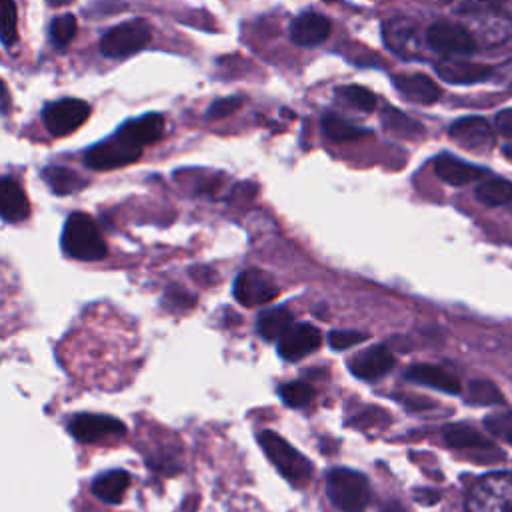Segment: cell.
<instances>
[{"instance_id":"34","label":"cell","mask_w":512,"mask_h":512,"mask_svg":"<svg viewBox=\"0 0 512 512\" xmlns=\"http://www.w3.org/2000/svg\"><path fill=\"white\" fill-rule=\"evenodd\" d=\"M280 396L286 404L300 408V406H306L312 402L314 390H312V386H308L304 382H288V384L280 386Z\"/></svg>"},{"instance_id":"25","label":"cell","mask_w":512,"mask_h":512,"mask_svg":"<svg viewBox=\"0 0 512 512\" xmlns=\"http://www.w3.org/2000/svg\"><path fill=\"white\" fill-rule=\"evenodd\" d=\"M476 198L486 206L512 204V182L502 178H488L476 188Z\"/></svg>"},{"instance_id":"28","label":"cell","mask_w":512,"mask_h":512,"mask_svg":"<svg viewBox=\"0 0 512 512\" xmlns=\"http://www.w3.org/2000/svg\"><path fill=\"white\" fill-rule=\"evenodd\" d=\"M384 38L392 50L404 52L408 48L410 40L414 38V30L404 20H392L384 26Z\"/></svg>"},{"instance_id":"3","label":"cell","mask_w":512,"mask_h":512,"mask_svg":"<svg viewBox=\"0 0 512 512\" xmlns=\"http://www.w3.org/2000/svg\"><path fill=\"white\" fill-rule=\"evenodd\" d=\"M466 512H512V474L482 476L466 496Z\"/></svg>"},{"instance_id":"18","label":"cell","mask_w":512,"mask_h":512,"mask_svg":"<svg viewBox=\"0 0 512 512\" xmlns=\"http://www.w3.org/2000/svg\"><path fill=\"white\" fill-rule=\"evenodd\" d=\"M434 172L442 182L452 184V186L470 184V182H474V180H478L486 174L482 168L472 166L468 162H462V160H458L450 154H440L434 160Z\"/></svg>"},{"instance_id":"32","label":"cell","mask_w":512,"mask_h":512,"mask_svg":"<svg viewBox=\"0 0 512 512\" xmlns=\"http://www.w3.org/2000/svg\"><path fill=\"white\" fill-rule=\"evenodd\" d=\"M382 124L400 136H416V132L420 130L418 122H414L412 118H408L406 114H402L394 108H388V112L382 114Z\"/></svg>"},{"instance_id":"13","label":"cell","mask_w":512,"mask_h":512,"mask_svg":"<svg viewBox=\"0 0 512 512\" xmlns=\"http://www.w3.org/2000/svg\"><path fill=\"white\" fill-rule=\"evenodd\" d=\"M394 362V354L386 346L378 344L356 354L350 362V370L354 376L362 380H376L384 376L388 370H392Z\"/></svg>"},{"instance_id":"24","label":"cell","mask_w":512,"mask_h":512,"mask_svg":"<svg viewBox=\"0 0 512 512\" xmlns=\"http://www.w3.org/2000/svg\"><path fill=\"white\" fill-rule=\"evenodd\" d=\"M42 178H44V182L50 186V190H52L54 194H60V196L72 194V192L84 188V184H86L74 170L62 168V166H50V168H46V170L42 172Z\"/></svg>"},{"instance_id":"8","label":"cell","mask_w":512,"mask_h":512,"mask_svg":"<svg viewBox=\"0 0 512 512\" xmlns=\"http://www.w3.org/2000/svg\"><path fill=\"white\" fill-rule=\"evenodd\" d=\"M280 288L274 278L262 270H244L236 276L234 296L242 306L268 304L278 296Z\"/></svg>"},{"instance_id":"26","label":"cell","mask_w":512,"mask_h":512,"mask_svg":"<svg viewBox=\"0 0 512 512\" xmlns=\"http://www.w3.org/2000/svg\"><path fill=\"white\" fill-rule=\"evenodd\" d=\"M444 440L452 448L460 450H476V448H490V442L478 434L474 428L464 424H454L444 430Z\"/></svg>"},{"instance_id":"21","label":"cell","mask_w":512,"mask_h":512,"mask_svg":"<svg viewBox=\"0 0 512 512\" xmlns=\"http://www.w3.org/2000/svg\"><path fill=\"white\" fill-rule=\"evenodd\" d=\"M406 378L424 386H432L438 390H444L448 394H458L460 392V382L456 376H452L450 372L438 368V366H428V364H420V366H412L406 372Z\"/></svg>"},{"instance_id":"9","label":"cell","mask_w":512,"mask_h":512,"mask_svg":"<svg viewBox=\"0 0 512 512\" xmlns=\"http://www.w3.org/2000/svg\"><path fill=\"white\" fill-rule=\"evenodd\" d=\"M426 42L442 54H472L476 50V38L468 28L454 22H436L426 32Z\"/></svg>"},{"instance_id":"38","label":"cell","mask_w":512,"mask_h":512,"mask_svg":"<svg viewBox=\"0 0 512 512\" xmlns=\"http://www.w3.org/2000/svg\"><path fill=\"white\" fill-rule=\"evenodd\" d=\"M242 106V98L238 96H228V98H220L216 102L210 104L208 108V118H224L234 114L238 108Z\"/></svg>"},{"instance_id":"10","label":"cell","mask_w":512,"mask_h":512,"mask_svg":"<svg viewBox=\"0 0 512 512\" xmlns=\"http://www.w3.org/2000/svg\"><path fill=\"white\" fill-rule=\"evenodd\" d=\"M68 430L80 442H100L104 438H116L126 432L120 420L102 414H78L68 422Z\"/></svg>"},{"instance_id":"16","label":"cell","mask_w":512,"mask_h":512,"mask_svg":"<svg viewBox=\"0 0 512 512\" xmlns=\"http://www.w3.org/2000/svg\"><path fill=\"white\" fill-rule=\"evenodd\" d=\"M472 18L478 24V30H476L478 38L484 44L498 46V44L506 42L512 34V18L502 8L472 14Z\"/></svg>"},{"instance_id":"40","label":"cell","mask_w":512,"mask_h":512,"mask_svg":"<svg viewBox=\"0 0 512 512\" xmlns=\"http://www.w3.org/2000/svg\"><path fill=\"white\" fill-rule=\"evenodd\" d=\"M414 500H418L424 506H432V504H436L440 500V494L434 492L432 488H418L414 492Z\"/></svg>"},{"instance_id":"4","label":"cell","mask_w":512,"mask_h":512,"mask_svg":"<svg viewBox=\"0 0 512 512\" xmlns=\"http://www.w3.org/2000/svg\"><path fill=\"white\" fill-rule=\"evenodd\" d=\"M330 502L342 512H360L370 500V486L364 474L350 468H334L326 478Z\"/></svg>"},{"instance_id":"36","label":"cell","mask_w":512,"mask_h":512,"mask_svg":"<svg viewBox=\"0 0 512 512\" xmlns=\"http://www.w3.org/2000/svg\"><path fill=\"white\" fill-rule=\"evenodd\" d=\"M448 2L452 4V8L456 12L472 16V14H480V12L502 8L504 0H448Z\"/></svg>"},{"instance_id":"5","label":"cell","mask_w":512,"mask_h":512,"mask_svg":"<svg viewBox=\"0 0 512 512\" xmlns=\"http://www.w3.org/2000/svg\"><path fill=\"white\" fill-rule=\"evenodd\" d=\"M140 154L142 146L130 140L122 130H118L116 136L88 148V152L84 154V162L92 170H112L136 162Z\"/></svg>"},{"instance_id":"33","label":"cell","mask_w":512,"mask_h":512,"mask_svg":"<svg viewBox=\"0 0 512 512\" xmlns=\"http://www.w3.org/2000/svg\"><path fill=\"white\" fill-rule=\"evenodd\" d=\"M466 398L472 404H486V406L502 404V394L498 392V388L492 382H486V380L472 382L468 386V396Z\"/></svg>"},{"instance_id":"37","label":"cell","mask_w":512,"mask_h":512,"mask_svg":"<svg viewBox=\"0 0 512 512\" xmlns=\"http://www.w3.org/2000/svg\"><path fill=\"white\" fill-rule=\"evenodd\" d=\"M368 336L364 332H354V330H334L328 334V342L334 350H346L354 344L364 342Z\"/></svg>"},{"instance_id":"29","label":"cell","mask_w":512,"mask_h":512,"mask_svg":"<svg viewBox=\"0 0 512 512\" xmlns=\"http://www.w3.org/2000/svg\"><path fill=\"white\" fill-rule=\"evenodd\" d=\"M76 30H78V24H76V18L72 14H62L58 18H54L52 24H50L52 44L58 46V48L68 46L72 42V38L76 36Z\"/></svg>"},{"instance_id":"27","label":"cell","mask_w":512,"mask_h":512,"mask_svg":"<svg viewBox=\"0 0 512 512\" xmlns=\"http://www.w3.org/2000/svg\"><path fill=\"white\" fill-rule=\"evenodd\" d=\"M322 130L330 140H336V142H354V140L368 136V132L364 128H358L334 114H326L322 118Z\"/></svg>"},{"instance_id":"23","label":"cell","mask_w":512,"mask_h":512,"mask_svg":"<svg viewBox=\"0 0 512 512\" xmlns=\"http://www.w3.org/2000/svg\"><path fill=\"white\" fill-rule=\"evenodd\" d=\"M292 326H294V316L284 306L264 310L258 316V332L266 340H280Z\"/></svg>"},{"instance_id":"39","label":"cell","mask_w":512,"mask_h":512,"mask_svg":"<svg viewBox=\"0 0 512 512\" xmlns=\"http://www.w3.org/2000/svg\"><path fill=\"white\" fill-rule=\"evenodd\" d=\"M494 126L498 130V134H502L506 138H512V108L500 110L494 118Z\"/></svg>"},{"instance_id":"42","label":"cell","mask_w":512,"mask_h":512,"mask_svg":"<svg viewBox=\"0 0 512 512\" xmlns=\"http://www.w3.org/2000/svg\"><path fill=\"white\" fill-rule=\"evenodd\" d=\"M48 2H50V6H64V4H70L74 0H48Z\"/></svg>"},{"instance_id":"41","label":"cell","mask_w":512,"mask_h":512,"mask_svg":"<svg viewBox=\"0 0 512 512\" xmlns=\"http://www.w3.org/2000/svg\"><path fill=\"white\" fill-rule=\"evenodd\" d=\"M382 512H408V510H406V508H402L400 504H394V502H392V504H388Z\"/></svg>"},{"instance_id":"31","label":"cell","mask_w":512,"mask_h":512,"mask_svg":"<svg viewBox=\"0 0 512 512\" xmlns=\"http://www.w3.org/2000/svg\"><path fill=\"white\" fill-rule=\"evenodd\" d=\"M338 94L348 100L352 106H356L358 110L364 112H372L376 108V96L374 92H370L364 86H356V84H348V86H340Z\"/></svg>"},{"instance_id":"20","label":"cell","mask_w":512,"mask_h":512,"mask_svg":"<svg viewBox=\"0 0 512 512\" xmlns=\"http://www.w3.org/2000/svg\"><path fill=\"white\" fill-rule=\"evenodd\" d=\"M120 130L136 144L146 146V144L156 142L164 134V116L158 112H150L136 120L126 122Z\"/></svg>"},{"instance_id":"19","label":"cell","mask_w":512,"mask_h":512,"mask_svg":"<svg viewBox=\"0 0 512 512\" xmlns=\"http://www.w3.org/2000/svg\"><path fill=\"white\" fill-rule=\"evenodd\" d=\"M0 212L6 222H20L30 214V204L22 186L8 176L2 178L0 184Z\"/></svg>"},{"instance_id":"2","label":"cell","mask_w":512,"mask_h":512,"mask_svg":"<svg viewBox=\"0 0 512 512\" xmlns=\"http://www.w3.org/2000/svg\"><path fill=\"white\" fill-rule=\"evenodd\" d=\"M258 442L268 456V460L278 468V472L290 480L294 486H306L312 478V464L290 446L280 434L264 430L258 434Z\"/></svg>"},{"instance_id":"11","label":"cell","mask_w":512,"mask_h":512,"mask_svg":"<svg viewBox=\"0 0 512 512\" xmlns=\"http://www.w3.org/2000/svg\"><path fill=\"white\" fill-rule=\"evenodd\" d=\"M322 334L312 324H294L280 340L278 352L286 360H300L320 348Z\"/></svg>"},{"instance_id":"35","label":"cell","mask_w":512,"mask_h":512,"mask_svg":"<svg viewBox=\"0 0 512 512\" xmlns=\"http://www.w3.org/2000/svg\"><path fill=\"white\" fill-rule=\"evenodd\" d=\"M484 424H486V428H488L494 436L512 442V412L504 410V412L490 414V416L484 420Z\"/></svg>"},{"instance_id":"43","label":"cell","mask_w":512,"mask_h":512,"mask_svg":"<svg viewBox=\"0 0 512 512\" xmlns=\"http://www.w3.org/2000/svg\"><path fill=\"white\" fill-rule=\"evenodd\" d=\"M504 152H506V156H508V158H510V160H512V146H510V148H506V150H504Z\"/></svg>"},{"instance_id":"6","label":"cell","mask_w":512,"mask_h":512,"mask_svg":"<svg viewBox=\"0 0 512 512\" xmlns=\"http://www.w3.org/2000/svg\"><path fill=\"white\" fill-rule=\"evenodd\" d=\"M152 34L146 22L132 20L112 26L100 38V52L108 58H126L148 46Z\"/></svg>"},{"instance_id":"14","label":"cell","mask_w":512,"mask_h":512,"mask_svg":"<svg viewBox=\"0 0 512 512\" xmlns=\"http://www.w3.org/2000/svg\"><path fill=\"white\" fill-rule=\"evenodd\" d=\"M330 34V20L316 12L300 14L290 24V38L298 46H316Z\"/></svg>"},{"instance_id":"15","label":"cell","mask_w":512,"mask_h":512,"mask_svg":"<svg viewBox=\"0 0 512 512\" xmlns=\"http://www.w3.org/2000/svg\"><path fill=\"white\" fill-rule=\"evenodd\" d=\"M392 82H394L396 90H400L410 102L428 106L440 98L438 84L426 74H420V72L396 74V76H392Z\"/></svg>"},{"instance_id":"12","label":"cell","mask_w":512,"mask_h":512,"mask_svg":"<svg viewBox=\"0 0 512 512\" xmlns=\"http://www.w3.org/2000/svg\"><path fill=\"white\" fill-rule=\"evenodd\" d=\"M448 134L460 146L474 148V150L492 146V142H494V128L480 116H466V118L456 120L448 128Z\"/></svg>"},{"instance_id":"17","label":"cell","mask_w":512,"mask_h":512,"mask_svg":"<svg viewBox=\"0 0 512 512\" xmlns=\"http://www.w3.org/2000/svg\"><path fill=\"white\" fill-rule=\"evenodd\" d=\"M436 74L450 84H476L492 74V68L468 60L448 58L436 64Z\"/></svg>"},{"instance_id":"22","label":"cell","mask_w":512,"mask_h":512,"mask_svg":"<svg viewBox=\"0 0 512 512\" xmlns=\"http://www.w3.org/2000/svg\"><path fill=\"white\" fill-rule=\"evenodd\" d=\"M128 486H130L128 472L110 470L92 482V494L106 504H118L124 498Z\"/></svg>"},{"instance_id":"30","label":"cell","mask_w":512,"mask_h":512,"mask_svg":"<svg viewBox=\"0 0 512 512\" xmlns=\"http://www.w3.org/2000/svg\"><path fill=\"white\" fill-rule=\"evenodd\" d=\"M0 38L8 48L16 42V4L14 0H0Z\"/></svg>"},{"instance_id":"1","label":"cell","mask_w":512,"mask_h":512,"mask_svg":"<svg viewBox=\"0 0 512 512\" xmlns=\"http://www.w3.org/2000/svg\"><path fill=\"white\" fill-rule=\"evenodd\" d=\"M62 246L66 254L84 262L102 260L108 250L100 228L84 212H74L68 216L62 232Z\"/></svg>"},{"instance_id":"7","label":"cell","mask_w":512,"mask_h":512,"mask_svg":"<svg viewBox=\"0 0 512 512\" xmlns=\"http://www.w3.org/2000/svg\"><path fill=\"white\" fill-rule=\"evenodd\" d=\"M90 116V106L78 98H64L44 106L42 122L52 136H66L80 128Z\"/></svg>"}]
</instances>
